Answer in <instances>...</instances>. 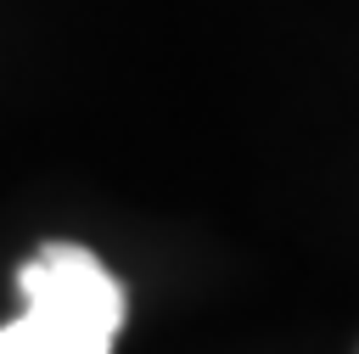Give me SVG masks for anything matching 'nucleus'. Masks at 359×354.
I'll return each mask as SVG.
<instances>
[{"mask_svg": "<svg viewBox=\"0 0 359 354\" xmlns=\"http://www.w3.org/2000/svg\"><path fill=\"white\" fill-rule=\"evenodd\" d=\"M22 315L0 326V354H112L123 326L118 275L73 242H45L17 270Z\"/></svg>", "mask_w": 359, "mask_h": 354, "instance_id": "obj_1", "label": "nucleus"}]
</instances>
